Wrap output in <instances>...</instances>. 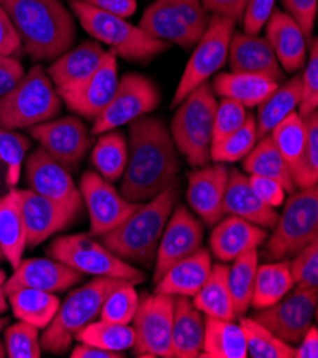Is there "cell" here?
I'll return each mask as SVG.
<instances>
[{"instance_id":"obj_13","label":"cell","mask_w":318,"mask_h":358,"mask_svg":"<svg viewBox=\"0 0 318 358\" xmlns=\"http://www.w3.org/2000/svg\"><path fill=\"white\" fill-rule=\"evenodd\" d=\"M317 304L318 289H303L294 285L280 301L256 310L252 318L281 341L296 347L312 326Z\"/></svg>"},{"instance_id":"obj_59","label":"cell","mask_w":318,"mask_h":358,"mask_svg":"<svg viewBox=\"0 0 318 358\" xmlns=\"http://www.w3.org/2000/svg\"><path fill=\"white\" fill-rule=\"evenodd\" d=\"M70 357L72 358H124V352H115V351H108L103 350L90 344L79 343L73 348V351L70 352Z\"/></svg>"},{"instance_id":"obj_29","label":"cell","mask_w":318,"mask_h":358,"mask_svg":"<svg viewBox=\"0 0 318 358\" xmlns=\"http://www.w3.org/2000/svg\"><path fill=\"white\" fill-rule=\"evenodd\" d=\"M204 317L190 297H175L171 358H197L203 351Z\"/></svg>"},{"instance_id":"obj_2","label":"cell","mask_w":318,"mask_h":358,"mask_svg":"<svg viewBox=\"0 0 318 358\" xmlns=\"http://www.w3.org/2000/svg\"><path fill=\"white\" fill-rule=\"evenodd\" d=\"M12 19L23 53L34 62H53L75 46L76 17L62 0H0Z\"/></svg>"},{"instance_id":"obj_38","label":"cell","mask_w":318,"mask_h":358,"mask_svg":"<svg viewBox=\"0 0 318 358\" xmlns=\"http://www.w3.org/2000/svg\"><path fill=\"white\" fill-rule=\"evenodd\" d=\"M90 162L104 180L115 183L123 176L127 163V141L117 129L99 134Z\"/></svg>"},{"instance_id":"obj_31","label":"cell","mask_w":318,"mask_h":358,"mask_svg":"<svg viewBox=\"0 0 318 358\" xmlns=\"http://www.w3.org/2000/svg\"><path fill=\"white\" fill-rule=\"evenodd\" d=\"M203 358H245L247 343L240 324L234 321L204 317Z\"/></svg>"},{"instance_id":"obj_60","label":"cell","mask_w":318,"mask_h":358,"mask_svg":"<svg viewBox=\"0 0 318 358\" xmlns=\"http://www.w3.org/2000/svg\"><path fill=\"white\" fill-rule=\"evenodd\" d=\"M5 284H6V273H5V270L0 268V314H5L9 308L8 294L5 292Z\"/></svg>"},{"instance_id":"obj_53","label":"cell","mask_w":318,"mask_h":358,"mask_svg":"<svg viewBox=\"0 0 318 358\" xmlns=\"http://www.w3.org/2000/svg\"><path fill=\"white\" fill-rule=\"evenodd\" d=\"M249 182L254 193L259 196V199L267 206L277 208L284 204L286 190L275 180L260 176H249Z\"/></svg>"},{"instance_id":"obj_40","label":"cell","mask_w":318,"mask_h":358,"mask_svg":"<svg viewBox=\"0 0 318 358\" xmlns=\"http://www.w3.org/2000/svg\"><path fill=\"white\" fill-rule=\"evenodd\" d=\"M240 327L247 343V357L252 358H294L296 347L277 338L270 330L252 317H240Z\"/></svg>"},{"instance_id":"obj_9","label":"cell","mask_w":318,"mask_h":358,"mask_svg":"<svg viewBox=\"0 0 318 358\" xmlns=\"http://www.w3.org/2000/svg\"><path fill=\"white\" fill-rule=\"evenodd\" d=\"M46 252L49 257L73 267L85 275L116 278L129 281L134 285L146 280L143 271L117 257L90 234L56 237Z\"/></svg>"},{"instance_id":"obj_50","label":"cell","mask_w":318,"mask_h":358,"mask_svg":"<svg viewBox=\"0 0 318 358\" xmlns=\"http://www.w3.org/2000/svg\"><path fill=\"white\" fill-rule=\"evenodd\" d=\"M290 273L297 287L318 289V240L293 257Z\"/></svg>"},{"instance_id":"obj_28","label":"cell","mask_w":318,"mask_h":358,"mask_svg":"<svg viewBox=\"0 0 318 358\" xmlns=\"http://www.w3.org/2000/svg\"><path fill=\"white\" fill-rule=\"evenodd\" d=\"M138 27L153 39L178 45L185 50H191L200 41L186 26L171 0H156L149 5L140 19Z\"/></svg>"},{"instance_id":"obj_47","label":"cell","mask_w":318,"mask_h":358,"mask_svg":"<svg viewBox=\"0 0 318 358\" xmlns=\"http://www.w3.org/2000/svg\"><path fill=\"white\" fill-rule=\"evenodd\" d=\"M5 347L9 358H41L39 329L19 320L5 330Z\"/></svg>"},{"instance_id":"obj_26","label":"cell","mask_w":318,"mask_h":358,"mask_svg":"<svg viewBox=\"0 0 318 358\" xmlns=\"http://www.w3.org/2000/svg\"><path fill=\"white\" fill-rule=\"evenodd\" d=\"M224 211L266 230H273L278 219L277 210L263 203L250 186L249 176L237 169L229 170L224 194Z\"/></svg>"},{"instance_id":"obj_1","label":"cell","mask_w":318,"mask_h":358,"mask_svg":"<svg viewBox=\"0 0 318 358\" xmlns=\"http://www.w3.org/2000/svg\"><path fill=\"white\" fill-rule=\"evenodd\" d=\"M180 160L166 123L153 116H141L129 123L127 163L120 194L130 203L154 199L178 183Z\"/></svg>"},{"instance_id":"obj_52","label":"cell","mask_w":318,"mask_h":358,"mask_svg":"<svg viewBox=\"0 0 318 358\" xmlns=\"http://www.w3.org/2000/svg\"><path fill=\"white\" fill-rule=\"evenodd\" d=\"M281 3L286 13H289L301 27L305 39L310 45L312 39L315 19H317L318 0H281Z\"/></svg>"},{"instance_id":"obj_4","label":"cell","mask_w":318,"mask_h":358,"mask_svg":"<svg viewBox=\"0 0 318 358\" xmlns=\"http://www.w3.org/2000/svg\"><path fill=\"white\" fill-rule=\"evenodd\" d=\"M124 282L129 281L94 277L70 292L41 337L42 351L55 355L66 354L76 334L100 317L104 300Z\"/></svg>"},{"instance_id":"obj_3","label":"cell","mask_w":318,"mask_h":358,"mask_svg":"<svg viewBox=\"0 0 318 358\" xmlns=\"http://www.w3.org/2000/svg\"><path fill=\"white\" fill-rule=\"evenodd\" d=\"M175 185L141 203L122 224L101 234L100 241L127 263L152 266L161 234L178 204L179 187Z\"/></svg>"},{"instance_id":"obj_32","label":"cell","mask_w":318,"mask_h":358,"mask_svg":"<svg viewBox=\"0 0 318 358\" xmlns=\"http://www.w3.org/2000/svg\"><path fill=\"white\" fill-rule=\"evenodd\" d=\"M243 160V169L249 176L271 178L280 183L287 193L293 194L296 192L291 170L270 134L260 138L253 150Z\"/></svg>"},{"instance_id":"obj_56","label":"cell","mask_w":318,"mask_h":358,"mask_svg":"<svg viewBox=\"0 0 318 358\" xmlns=\"http://www.w3.org/2000/svg\"><path fill=\"white\" fill-rule=\"evenodd\" d=\"M79 2L122 19L131 17L137 10L136 0H79Z\"/></svg>"},{"instance_id":"obj_27","label":"cell","mask_w":318,"mask_h":358,"mask_svg":"<svg viewBox=\"0 0 318 358\" xmlns=\"http://www.w3.org/2000/svg\"><path fill=\"white\" fill-rule=\"evenodd\" d=\"M213 263L210 250L200 247L191 256L173 264L156 282V294L194 297L205 282Z\"/></svg>"},{"instance_id":"obj_19","label":"cell","mask_w":318,"mask_h":358,"mask_svg":"<svg viewBox=\"0 0 318 358\" xmlns=\"http://www.w3.org/2000/svg\"><path fill=\"white\" fill-rule=\"evenodd\" d=\"M187 201L207 227H215L224 216V194L229 169L224 163L197 167L189 173Z\"/></svg>"},{"instance_id":"obj_58","label":"cell","mask_w":318,"mask_h":358,"mask_svg":"<svg viewBox=\"0 0 318 358\" xmlns=\"http://www.w3.org/2000/svg\"><path fill=\"white\" fill-rule=\"evenodd\" d=\"M300 347H296L294 358H317L318 357V330L315 326H311L304 334Z\"/></svg>"},{"instance_id":"obj_23","label":"cell","mask_w":318,"mask_h":358,"mask_svg":"<svg viewBox=\"0 0 318 358\" xmlns=\"http://www.w3.org/2000/svg\"><path fill=\"white\" fill-rule=\"evenodd\" d=\"M227 60L233 73L263 76L278 85L284 80V70L281 69L270 43L259 34L234 31Z\"/></svg>"},{"instance_id":"obj_30","label":"cell","mask_w":318,"mask_h":358,"mask_svg":"<svg viewBox=\"0 0 318 358\" xmlns=\"http://www.w3.org/2000/svg\"><path fill=\"white\" fill-rule=\"evenodd\" d=\"M0 245L6 262L16 268L27 248V231L15 187H10L6 196L0 197Z\"/></svg>"},{"instance_id":"obj_6","label":"cell","mask_w":318,"mask_h":358,"mask_svg":"<svg viewBox=\"0 0 318 358\" xmlns=\"http://www.w3.org/2000/svg\"><path fill=\"white\" fill-rule=\"evenodd\" d=\"M63 109L46 69L33 66L22 80L0 97V127L8 130L30 129L56 119Z\"/></svg>"},{"instance_id":"obj_46","label":"cell","mask_w":318,"mask_h":358,"mask_svg":"<svg viewBox=\"0 0 318 358\" xmlns=\"http://www.w3.org/2000/svg\"><path fill=\"white\" fill-rule=\"evenodd\" d=\"M138 303L140 299L134 289V284L124 282L104 300L99 318L116 324H130L137 311Z\"/></svg>"},{"instance_id":"obj_7","label":"cell","mask_w":318,"mask_h":358,"mask_svg":"<svg viewBox=\"0 0 318 358\" xmlns=\"http://www.w3.org/2000/svg\"><path fill=\"white\" fill-rule=\"evenodd\" d=\"M68 8L94 41L109 46L116 56L129 62H147L166 52L170 45L153 39L127 19L97 10L79 0H68Z\"/></svg>"},{"instance_id":"obj_14","label":"cell","mask_w":318,"mask_h":358,"mask_svg":"<svg viewBox=\"0 0 318 358\" xmlns=\"http://www.w3.org/2000/svg\"><path fill=\"white\" fill-rule=\"evenodd\" d=\"M29 133L68 171L78 170L93 146V134L80 116L56 117L30 127Z\"/></svg>"},{"instance_id":"obj_5","label":"cell","mask_w":318,"mask_h":358,"mask_svg":"<svg viewBox=\"0 0 318 358\" xmlns=\"http://www.w3.org/2000/svg\"><path fill=\"white\" fill-rule=\"evenodd\" d=\"M178 107L170 127L178 152L194 169L210 164L217 107V99L211 85L208 82L200 85Z\"/></svg>"},{"instance_id":"obj_20","label":"cell","mask_w":318,"mask_h":358,"mask_svg":"<svg viewBox=\"0 0 318 358\" xmlns=\"http://www.w3.org/2000/svg\"><path fill=\"white\" fill-rule=\"evenodd\" d=\"M85 274L55 259H27L15 268L13 275L6 280V294L29 287L48 293H63L80 284Z\"/></svg>"},{"instance_id":"obj_16","label":"cell","mask_w":318,"mask_h":358,"mask_svg":"<svg viewBox=\"0 0 318 358\" xmlns=\"http://www.w3.org/2000/svg\"><path fill=\"white\" fill-rule=\"evenodd\" d=\"M24 176L31 192L45 196L80 214L85 203L70 171L56 162L41 146L33 150L24 163Z\"/></svg>"},{"instance_id":"obj_55","label":"cell","mask_w":318,"mask_h":358,"mask_svg":"<svg viewBox=\"0 0 318 358\" xmlns=\"http://www.w3.org/2000/svg\"><path fill=\"white\" fill-rule=\"evenodd\" d=\"M24 76V67L19 59L0 55V97L10 92Z\"/></svg>"},{"instance_id":"obj_62","label":"cell","mask_w":318,"mask_h":358,"mask_svg":"<svg viewBox=\"0 0 318 358\" xmlns=\"http://www.w3.org/2000/svg\"><path fill=\"white\" fill-rule=\"evenodd\" d=\"M5 357H8L5 341H0V358H5Z\"/></svg>"},{"instance_id":"obj_57","label":"cell","mask_w":318,"mask_h":358,"mask_svg":"<svg viewBox=\"0 0 318 358\" xmlns=\"http://www.w3.org/2000/svg\"><path fill=\"white\" fill-rule=\"evenodd\" d=\"M204 10L211 15H220L241 22L247 0H200Z\"/></svg>"},{"instance_id":"obj_12","label":"cell","mask_w":318,"mask_h":358,"mask_svg":"<svg viewBox=\"0 0 318 358\" xmlns=\"http://www.w3.org/2000/svg\"><path fill=\"white\" fill-rule=\"evenodd\" d=\"M161 100L159 87L149 78L129 73L119 79L117 90L108 107L93 122L92 134L99 136L119 129L133 120L154 112Z\"/></svg>"},{"instance_id":"obj_44","label":"cell","mask_w":318,"mask_h":358,"mask_svg":"<svg viewBox=\"0 0 318 358\" xmlns=\"http://www.w3.org/2000/svg\"><path fill=\"white\" fill-rule=\"evenodd\" d=\"M305 123V148L300 166L293 173V180L298 190L317 186L318 183V113L303 117Z\"/></svg>"},{"instance_id":"obj_8","label":"cell","mask_w":318,"mask_h":358,"mask_svg":"<svg viewBox=\"0 0 318 358\" xmlns=\"http://www.w3.org/2000/svg\"><path fill=\"white\" fill-rule=\"evenodd\" d=\"M317 240L318 186H312L290 196L273 227V234L264 241V257L267 262L289 260Z\"/></svg>"},{"instance_id":"obj_48","label":"cell","mask_w":318,"mask_h":358,"mask_svg":"<svg viewBox=\"0 0 318 358\" xmlns=\"http://www.w3.org/2000/svg\"><path fill=\"white\" fill-rule=\"evenodd\" d=\"M308 46L310 56L301 75V100L298 104V115L301 117L317 112L318 107V39L312 38Z\"/></svg>"},{"instance_id":"obj_51","label":"cell","mask_w":318,"mask_h":358,"mask_svg":"<svg viewBox=\"0 0 318 358\" xmlns=\"http://www.w3.org/2000/svg\"><path fill=\"white\" fill-rule=\"evenodd\" d=\"M275 9V0H247L241 17L244 33L259 34Z\"/></svg>"},{"instance_id":"obj_61","label":"cell","mask_w":318,"mask_h":358,"mask_svg":"<svg viewBox=\"0 0 318 358\" xmlns=\"http://www.w3.org/2000/svg\"><path fill=\"white\" fill-rule=\"evenodd\" d=\"M9 321H10L9 317H0V333H2L6 329V326L9 324Z\"/></svg>"},{"instance_id":"obj_54","label":"cell","mask_w":318,"mask_h":358,"mask_svg":"<svg viewBox=\"0 0 318 358\" xmlns=\"http://www.w3.org/2000/svg\"><path fill=\"white\" fill-rule=\"evenodd\" d=\"M0 55L20 59L23 55L17 30L8 12L0 6Z\"/></svg>"},{"instance_id":"obj_45","label":"cell","mask_w":318,"mask_h":358,"mask_svg":"<svg viewBox=\"0 0 318 358\" xmlns=\"http://www.w3.org/2000/svg\"><path fill=\"white\" fill-rule=\"evenodd\" d=\"M31 148V141L24 134L0 127V160L6 164V183L16 187L20 180L23 162Z\"/></svg>"},{"instance_id":"obj_39","label":"cell","mask_w":318,"mask_h":358,"mask_svg":"<svg viewBox=\"0 0 318 358\" xmlns=\"http://www.w3.org/2000/svg\"><path fill=\"white\" fill-rule=\"evenodd\" d=\"M259 257V248H253L233 260L231 267H229L227 284L237 317L244 315L250 308Z\"/></svg>"},{"instance_id":"obj_11","label":"cell","mask_w":318,"mask_h":358,"mask_svg":"<svg viewBox=\"0 0 318 358\" xmlns=\"http://www.w3.org/2000/svg\"><path fill=\"white\" fill-rule=\"evenodd\" d=\"M175 297L146 296L133 318V355L138 358H171V334Z\"/></svg>"},{"instance_id":"obj_25","label":"cell","mask_w":318,"mask_h":358,"mask_svg":"<svg viewBox=\"0 0 318 358\" xmlns=\"http://www.w3.org/2000/svg\"><path fill=\"white\" fill-rule=\"evenodd\" d=\"M268 231L236 216L223 217L210 234V250L222 263H230L253 248H259Z\"/></svg>"},{"instance_id":"obj_21","label":"cell","mask_w":318,"mask_h":358,"mask_svg":"<svg viewBox=\"0 0 318 358\" xmlns=\"http://www.w3.org/2000/svg\"><path fill=\"white\" fill-rule=\"evenodd\" d=\"M117 69L116 53L108 50L104 53V57L97 70L83 83V86L72 96L63 100L67 109L82 119L93 123L112 101L117 90Z\"/></svg>"},{"instance_id":"obj_15","label":"cell","mask_w":318,"mask_h":358,"mask_svg":"<svg viewBox=\"0 0 318 358\" xmlns=\"http://www.w3.org/2000/svg\"><path fill=\"white\" fill-rule=\"evenodd\" d=\"M79 190L89 211V234L93 237H100L122 224L141 204L127 201L110 182L93 170L85 171Z\"/></svg>"},{"instance_id":"obj_63","label":"cell","mask_w":318,"mask_h":358,"mask_svg":"<svg viewBox=\"0 0 318 358\" xmlns=\"http://www.w3.org/2000/svg\"><path fill=\"white\" fill-rule=\"evenodd\" d=\"M3 262H6V256H5V253H3L2 245H0V263H3Z\"/></svg>"},{"instance_id":"obj_22","label":"cell","mask_w":318,"mask_h":358,"mask_svg":"<svg viewBox=\"0 0 318 358\" xmlns=\"http://www.w3.org/2000/svg\"><path fill=\"white\" fill-rule=\"evenodd\" d=\"M104 53L97 41H85L52 62L46 71L62 100L83 86L100 66Z\"/></svg>"},{"instance_id":"obj_34","label":"cell","mask_w":318,"mask_h":358,"mask_svg":"<svg viewBox=\"0 0 318 358\" xmlns=\"http://www.w3.org/2000/svg\"><path fill=\"white\" fill-rule=\"evenodd\" d=\"M280 85L256 75L245 73H219L213 80L215 94L219 97H229L244 107H256L263 103Z\"/></svg>"},{"instance_id":"obj_18","label":"cell","mask_w":318,"mask_h":358,"mask_svg":"<svg viewBox=\"0 0 318 358\" xmlns=\"http://www.w3.org/2000/svg\"><path fill=\"white\" fill-rule=\"evenodd\" d=\"M16 194L26 224L27 248H34L53 234L66 230L79 216L73 210L34 193L30 189H16Z\"/></svg>"},{"instance_id":"obj_37","label":"cell","mask_w":318,"mask_h":358,"mask_svg":"<svg viewBox=\"0 0 318 358\" xmlns=\"http://www.w3.org/2000/svg\"><path fill=\"white\" fill-rule=\"evenodd\" d=\"M293 287L294 280L290 273L289 260L259 264L250 307L254 310L270 307L280 301Z\"/></svg>"},{"instance_id":"obj_43","label":"cell","mask_w":318,"mask_h":358,"mask_svg":"<svg viewBox=\"0 0 318 358\" xmlns=\"http://www.w3.org/2000/svg\"><path fill=\"white\" fill-rule=\"evenodd\" d=\"M256 117L249 115L244 124L222 140L217 145L211 146L210 156L216 163H236L249 155L257 143Z\"/></svg>"},{"instance_id":"obj_10","label":"cell","mask_w":318,"mask_h":358,"mask_svg":"<svg viewBox=\"0 0 318 358\" xmlns=\"http://www.w3.org/2000/svg\"><path fill=\"white\" fill-rule=\"evenodd\" d=\"M236 24V20L226 16H210L207 29L193 48L191 57L185 67L179 86L173 96L171 107H178L190 92L208 82L226 64Z\"/></svg>"},{"instance_id":"obj_41","label":"cell","mask_w":318,"mask_h":358,"mask_svg":"<svg viewBox=\"0 0 318 358\" xmlns=\"http://www.w3.org/2000/svg\"><path fill=\"white\" fill-rule=\"evenodd\" d=\"M270 136L293 174L300 166L305 148L307 130L304 119L294 110L271 130Z\"/></svg>"},{"instance_id":"obj_49","label":"cell","mask_w":318,"mask_h":358,"mask_svg":"<svg viewBox=\"0 0 318 358\" xmlns=\"http://www.w3.org/2000/svg\"><path fill=\"white\" fill-rule=\"evenodd\" d=\"M249 113L245 112V107L229 97H222V101L217 103L216 115H215V126H213V141L211 146L217 145L227 136L238 130Z\"/></svg>"},{"instance_id":"obj_33","label":"cell","mask_w":318,"mask_h":358,"mask_svg":"<svg viewBox=\"0 0 318 358\" xmlns=\"http://www.w3.org/2000/svg\"><path fill=\"white\" fill-rule=\"evenodd\" d=\"M227 264H213L205 282L201 285L197 294L191 297V301L194 307L207 317L236 321L237 315L227 284Z\"/></svg>"},{"instance_id":"obj_42","label":"cell","mask_w":318,"mask_h":358,"mask_svg":"<svg viewBox=\"0 0 318 358\" xmlns=\"http://www.w3.org/2000/svg\"><path fill=\"white\" fill-rule=\"evenodd\" d=\"M75 340L108 351L124 352L134 344V330L130 324H116L100 320L93 321L79 331Z\"/></svg>"},{"instance_id":"obj_36","label":"cell","mask_w":318,"mask_h":358,"mask_svg":"<svg viewBox=\"0 0 318 358\" xmlns=\"http://www.w3.org/2000/svg\"><path fill=\"white\" fill-rule=\"evenodd\" d=\"M8 300L17 320L39 330H45L50 324L60 306V300L56 294L29 287L9 293Z\"/></svg>"},{"instance_id":"obj_35","label":"cell","mask_w":318,"mask_h":358,"mask_svg":"<svg viewBox=\"0 0 318 358\" xmlns=\"http://www.w3.org/2000/svg\"><path fill=\"white\" fill-rule=\"evenodd\" d=\"M301 100V73L294 76L282 86H278L263 103H260L256 119L257 138L268 136L271 130L294 112Z\"/></svg>"},{"instance_id":"obj_24","label":"cell","mask_w":318,"mask_h":358,"mask_svg":"<svg viewBox=\"0 0 318 358\" xmlns=\"http://www.w3.org/2000/svg\"><path fill=\"white\" fill-rule=\"evenodd\" d=\"M264 27L266 39L281 69L287 73L300 71L307 62L308 42L297 22L289 13L274 9Z\"/></svg>"},{"instance_id":"obj_17","label":"cell","mask_w":318,"mask_h":358,"mask_svg":"<svg viewBox=\"0 0 318 358\" xmlns=\"http://www.w3.org/2000/svg\"><path fill=\"white\" fill-rule=\"evenodd\" d=\"M203 223L185 206H175L159 241L154 263V284L178 262L191 256L201 247Z\"/></svg>"}]
</instances>
